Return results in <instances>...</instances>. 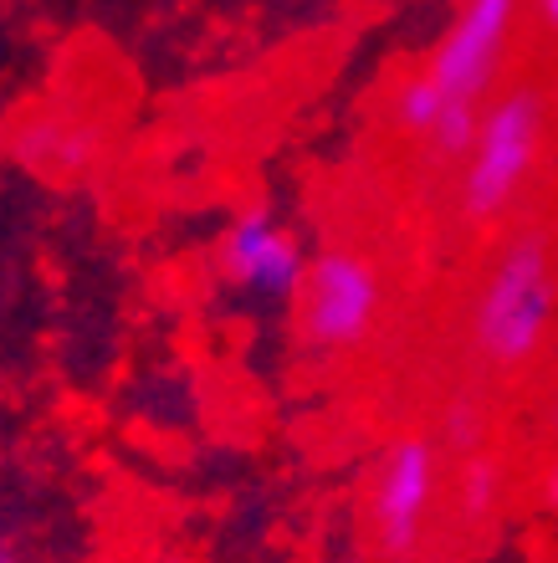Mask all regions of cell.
<instances>
[{
  "label": "cell",
  "instance_id": "6da1fadb",
  "mask_svg": "<svg viewBox=\"0 0 558 563\" xmlns=\"http://www.w3.org/2000/svg\"><path fill=\"white\" fill-rule=\"evenodd\" d=\"M558 318V277L548 231H517L486 267L482 292L471 302V349L486 369L517 374L538 358Z\"/></svg>",
  "mask_w": 558,
  "mask_h": 563
},
{
  "label": "cell",
  "instance_id": "8fae6325",
  "mask_svg": "<svg viewBox=\"0 0 558 563\" xmlns=\"http://www.w3.org/2000/svg\"><path fill=\"white\" fill-rule=\"evenodd\" d=\"M544 507L558 512V456L548 461V472H544Z\"/></svg>",
  "mask_w": 558,
  "mask_h": 563
},
{
  "label": "cell",
  "instance_id": "9c48e42d",
  "mask_svg": "<svg viewBox=\"0 0 558 563\" xmlns=\"http://www.w3.org/2000/svg\"><path fill=\"white\" fill-rule=\"evenodd\" d=\"M390 113H395V123L405 129V134H415V139H426L430 144V134H436L441 119H446V103H441V92H436V82H430L426 73H415L411 82L395 92Z\"/></svg>",
  "mask_w": 558,
  "mask_h": 563
},
{
  "label": "cell",
  "instance_id": "5b68a950",
  "mask_svg": "<svg viewBox=\"0 0 558 563\" xmlns=\"http://www.w3.org/2000/svg\"><path fill=\"white\" fill-rule=\"evenodd\" d=\"M216 267L236 297H247L256 308H277L297 297L308 277V256H303L293 225H282L266 206H247L226 221L221 241H216Z\"/></svg>",
  "mask_w": 558,
  "mask_h": 563
},
{
  "label": "cell",
  "instance_id": "5bb4252c",
  "mask_svg": "<svg viewBox=\"0 0 558 563\" xmlns=\"http://www.w3.org/2000/svg\"><path fill=\"white\" fill-rule=\"evenodd\" d=\"M548 426H554V435H558V389H554V410H548Z\"/></svg>",
  "mask_w": 558,
  "mask_h": 563
},
{
  "label": "cell",
  "instance_id": "7a4b0ae2",
  "mask_svg": "<svg viewBox=\"0 0 558 563\" xmlns=\"http://www.w3.org/2000/svg\"><path fill=\"white\" fill-rule=\"evenodd\" d=\"M523 15V0H461L446 36L426 62V77L436 82L446 103L441 129L430 134V148L441 159H467L482 129V98L497 82V67L507 57L513 26Z\"/></svg>",
  "mask_w": 558,
  "mask_h": 563
},
{
  "label": "cell",
  "instance_id": "9a60e30c",
  "mask_svg": "<svg viewBox=\"0 0 558 563\" xmlns=\"http://www.w3.org/2000/svg\"><path fill=\"white\" fill-rule=\"evenodd\" d=\"M160 563H190V559H160Z\"/></svg>",
  "mask_w": 558,
  "mask_h": 563
},
{
  "label": "cell",
  "instance_id": "30bf717a",
  "mask_svg": "<svg viewBox=\"0 0 558 563\" xmlns=\"http://www.w3.org/2000/svg\"><path fill=\"white\" fill-rule=\"evenodd\" d=\"M482 435H486L482 405L471 400V395H456V400L446 405V416H441V441H446V445H456L461 456H477Z\"/></svg>",
  "mask_w": 558,
  "mask_h": 563
},
{
  "label": "cell",
  "instance_id": "277c9868",
  "mask_svg": "<svg viewBox=\"0 0 558 563\" xmlns=\"http://www.w3.org/2000/svg\"><path fill=\"white\" fill-rule=\"evenodd\" d=\"M384 308V287L374 262L349 246H328L308 262V277L297 287V333L318 354H349L369 343Z\"/></svg>",
  "mask_w": 558,
  "mask_h": 563
},
{
  "label": "cell",
  "instance_id": "4fadbf2b",
  "mask_svg": "<svg viewBox=\"0 0 558 563\" xmlns=\"http://www.w3.org/2000/svg\"><path fill=\"white\" fill-rule=\"evenodd\" d=\"M0 563H21V559H15V549L6 543V533H0Z\"/></svg>",
  "mask_w": 558,
  "mask_h": 563
},
{
  "label": "cell",
  "instance_id": "8992f818",
  "mask_svg": "<svg viewBox=\"0 0 558 563\" xmlns=\"http://www.w3.org/2000/svg\"><path fill=\"white\" fill-rule=\"evenodd\" d=\"M441 487V456L426 435H400L384 451L369 487V533L384 559H411L426 538V518Z\"/></svg>",
  "mask_w": 558,
  "mask_h": 563
},
{
  "label": "cell",
  "instance_id": "3957f363",
  "mask_svg": "<svg viewBox=\"0 0 558 563\" xmlns=\"http://www.w3.org/2000/svg\"><path fill=\"white\" fill-rule=\"evenodd\" d=\"M548 103L538 88H507L482 108V129L461 169V216L477 225L502 221L538 169Z\"/></svg>",
  "mask_w": 558,
  "mask_h": 563
},
{
  "label": "cell",
  "instance_id": "7c38bea8",
  "mask_svg": "<svg viewBox=\"0 0 558 563\" xmlns=\"http://www.w3.org/2000/svg\"><path fill=\"white\" fill-rule=\"evenodd\" d=\"M538 5V15H544V26L554 31V42H558V0H533Z\"/></svg>",
  "mask_w": 558,
  "mask_h": 563
},
{
  "label": "cell",
  "instance_id": "52a82bcc",
  "mask_svg": "<svg viewBox=\"0 0 558 563\" xmlns=\"http://www.w3.org/2000/svg\"><path fill=\"white\" fill-rule=\"evenodd\" d=\"M92 148H98V139L88 134V129H77V123L67 119H31V129L21 134V144H15V154H21V164H31V169H88Z\"/></svg>",
  "mask_w": 558,
  "mask_h": 563
},
{
  "label": "cell",
  "instance_id": "ba28073f",
  "mask_svg": "<svg viewBox=\"0 0 558 563\" xmlns=\"http://www.w3.org/2000/svg\"><path fill=\"white\" fill-rule=\"evenodd\" d=\"M502 503V466L486 451L461 461V476H456V507H461V518H492Z\"/></svg>",
  "mask_w": 558,
  "mask_h": 563
}]
</instances>
